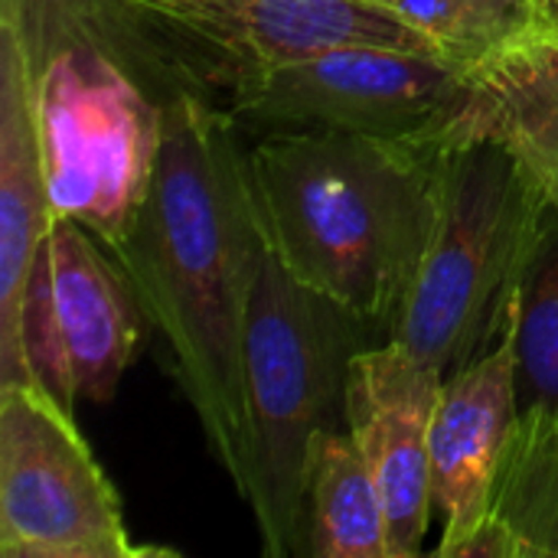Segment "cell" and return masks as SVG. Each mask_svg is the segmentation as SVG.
I'll use <instances>...</instances> for the list:
<instances>
[{"label": "cell", "instance_id": "6da1fadb", "mask_svg": "<svg viewBox=\"0 0 558 558\" xmlns=\"http://www.w3.org/2000/svg\"><path fill=\"white\" fill-rule=\"evenodd\" d=\"M265 255L235 114L196 92H170L147 199L111 258L167 337L180 389L239 497L252 484L245 320Z\"/></svg>", "mask_w": 558, "mask_h": 558}, {"label": "cell", "instance_id": "7a4b0ae2", "mask_svg": "<svg viewBox=\"0 0 558 558\" xmlns=\"http://www.w3.org/2000/svg\"><path fill=\"white\" fill-rule=\"evenodd\" d=\"M268 252L307 288L392 330L435 222V150L330 134H265L248 150Z\"/></svg>", "mask_w": 558, "mask_h": 558}, {"label": "cell", "instance_id": "3957f363", "mask_svg": "<svg viewBox=\"0 0 558 558\" xmlns=\"http://www.w3.org/2000/svg\"><path fill=\"white\" fill-rule=\"evenodd\" d=\"M553 206L497 141L451 134L435 154V222L389 340L445 379L487 353L553 226Z\"/></svg>", "mask_w": 558, "mask_h": 558}, {"label": "cell", "instance_id": "277c9868", "mask_svg": "<svg viewBox=\"0 0 558 558\" xmlns=\"http://www.w3.org/2000/svg\"><path fill=\"white\" fill-rule=\"evenodd\" d=\"M379 324L301 284L271 252L245 320V409L252 438L248 507L265 556L301 546V513L314 438L347 428V383L356 353L376 347ZM389 337V333H386Z\"/></svg>", "mask_w": 558, "mask_h": 558}, {"label": "cell", "instance_id": "5b68a950", "mask_svg": "<svg viewBox=\"0 0 558 558\" xmlns=\"http://www.w3.org/2000/svg\"><path fill=\"white\" fill-rule=\"evenodd\" d=\"M92 29L69 26L43 52L29 43L33 114L52 213L85 226L111 255L147 199L163 98L154 101Z\"/></svg>", "mask_w": 558, "mask_h": 558}, {"label": "cell", "instance_id": "8992f818", "mask_svg": "<svg viewBox=\"0 0 558 558\" xmlns=\"http://www.w3.org/2000/svg\"><path fill=\"white\" fill-rule=\"evenodd\" d=\"M468 101L471 72L451 59L366 43L248 72L229 88L235 121L265 134L330 131L435 154Z\"/></svg>", "mask_w": 558, "mask_h": 558}, {"label": "cell", "instance_id": "52a82bcc", "mask_svg": "<svg viewBox=\"0 0 558 558\" xmlns=\"http://www.w3.org/2000/svg\"><path fill=\"white\" fill-rule=\"evenodd\" d=\"M121 500L43 386H0V556L141 558Z\"/></svg>", "mask_w": 558, "mask_h": 558}, {"label": "cell", "instance_id": "ba28073f", "mask_svg": "<svg viewBox=\"0 0 558 558\" xmlns=\"http://www.w3.org/2000/svg\"><path fill=\"white\" fill-rule=\"evenodd\" d=\"M144 311L101 242L56 216L29 281L23 333L43 389L75 415V402H111L141 347Z\"/></svg>", "mask_w": 558, "mask_h": 558}, {"label": "cell", "instance_id": "9c48e42d", "mask_svg": "<svg viewBox=\"0 0 558 558\" xmlns=\"http://www.w3.org/2000/svg\"><path fill=\"white\" fill-rule=\"evenodd\" d=\"M85 16L137 26L213 59L232 88L262 72L333 46H392L441 56L438 46L392 10L369 0H72Z\"/></svg>", "mask_w": 558, "mask_h": 558}, {"label": "cell", "instance_id": "30bf717a", "mask_svg": "<svg viewBox=\"0 0 558 558\" xmlns=\"http://www.w3.org/2000/svg\"><path fill=\"white\" fill-rule=\"evenodd\" d=\"M445 376L386 340L353 356L347 432L363 451L386 504L392 558L422 553L432 507V418Z\"/></svg>", "mask_w": 558, "mask_h": 558}, {"label": "cell", "instance_id": "8fae6325", "mask_svg": "<svg viewBox=\"0 0 558 558\" xmlns=\"http://www.w3.org/2000/svg\"><path fill=\"white\" fill-rule=\"evenodd\" d=\"M520 291L507 307L500 340L445 379L432 418V507L445 517L438 546V556L445 558H458L464 543L487 523L497 481L517 438Z\"/></svg>", "mask_w": 558, "mask_h": 558}, {"label": "cell", "instance_id": "7c38bea8", "mask_svg": "<svg viewBox=\"0 0 558 558\" xmlns=\"http://www.w3.org/2000/svg\"><path fill=\"white\" fill-rule=\"evenodd\" d=\"M52 222L23 0H0V386H43L26 353L23 311Z\"/></svg>", "mask_w": 558, "mask_h": 558}, {"label": "cell", "instance_id": "4fadbf2b", "mask_svg": "<svg viewBox=\"0 0 558 558\" xmlns=\"http://www.w3.org/2000/svg\"><path fill=\"white\" fill-rule=\"evenodd\" d=\"M451 134L504 144L558 219V36L539 33L474 69L471 101L445 137Z\"/></svg>", "mask_w": 558, "mask_h": 558}, {"label": "cell", "instance_id": "5bb4252c", "mask_svg": "<svg viewBox=\"0 0 558 558\" xmlns=\"http://www.w3.org/2000/svg\"><path fill=\"white\" fill-rule=\"evenodd\" d=\"M298 553L314 558H392L383 494L347 428H327L314 438Z\"/></svg>", "mask_w": 558, "mask_h": 558}, {"label": "cell", "instance_id": "9a60e30c", "mask_svg": "<svg viewBox=\"0 0 558 558\" xmlns=\"http://www.w3.org/2000/svg\"><path fill=\"white\" fill-rule=\"evenodd\" d=\"M520 425L513 445L558 441V219L523 278L517 327Z\"/></svg>", "mask_w": 558, "mask_h": 558}, {"label": "cell", "instance_id": "2e32d148", "mask_svg": "<svg viewBox=\"0 0 558 558\" xmlns=\"http://www.w3.org/2000/svg\"><path fill=\"white\" fill-rule=\"evenodd\" d=\"M425 33L445 59L474 72L500 52L549 33L543 0H369Z\"/></svg>", "mask_w": 558, "mask_h": 558}, {"label": "cell", "instance_id": "e0dca14e", "mask_svg": "<svg viewBox=\"0 0 558 558\" xmlns=\"http://www.w3.org/2000/svg\"><path fill=\"white\" fill-rule=\"evenodd\" d=\"M543 13H546V29L558 36V0H543Z\"/></svg>", "mask_w": 558, "mask_h": 558}]
</instances>
